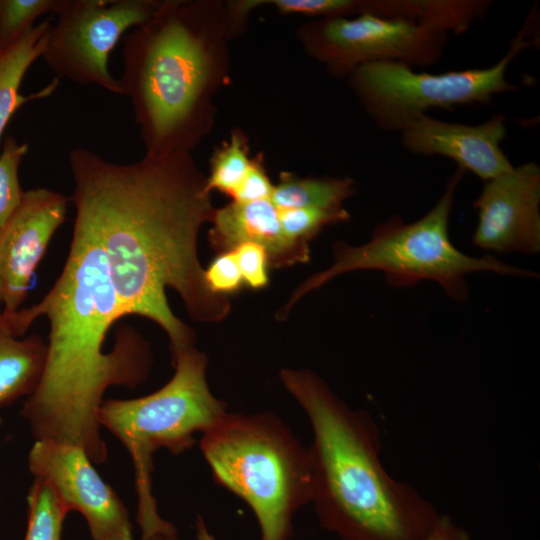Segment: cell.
Listing matches in <instances>:
<instances>
[{
  "label": "cell",
  "instance_id": "cell-7",
  "mask_svg": "<svg viewBox=\"0 0 540 540\" xmlns=\"http://www.w3.org/2000/svg\"><path fill=\"white\" fill-rule=\"evenodd\" d=\"M172 364L175 372L160 389L134 399L103 400L98 412L100 426L118 438L132 459L140 525L161 518L152 493L154 453H183L194 445L195 433L203 434L227 413L208 386L204 353L193 347Z\"/></svg>",
  "mask_w": 540,
  "mask_h": 540
},
{
  "label": "cell",
  "instance_id": "cell-6",
  "mask_svg": "<svg viewBox=\"0 0 540 540\" xmlns=\"http://www.w3.org/2000/svg\"><path fill=\"white\" fill-rule=\"evenodd\" d=\"M464 171L457 168L447 179L445 189L435 205L421 218L405 222L394 215L379 223L370 239L358 246L345 242L333 245V263L327 269L304 281L282 309L285 317L290 308L306 293L320 288L331 279L357 270H377L392 287H410L423 280L434 281L453 300L468 298L466 276L474 272L536 277V272L516 267L493 255L475 257L460 251L452 243L449 222L455 193Z\"/></svg>",
  "mask_w": 540,
  "mask_h": 540
},
{
  "label": "cell",
  "instance_id": "cell-18",
  "mask_svg": "<svg viewBox=\"0 0 540 540\" xmlns=\"http://www.w3.org/2000/svg\"><path fill=\"white\" fill-rule=\"evenodd\" d=\"M491 5L487 0H388L387 17L446 34H461Z\"/></svg>",
  "mask_w": 540,
  "mask_h": 540
},
{
  "label": "cell",
  "instance_id": "cell-16",
  "mask_svg": "<svg viewBox=\"0 0 540 540\" xmlns=\"http://www.w3.org/2000/svg\"><path fill=\"white\" fill-rule=\"evenodd\" d=\"M51 21L45 20L26 31L19 39L0 50V140L15 111L24 103L50 95L57 87L53 80L41 91L23 96L19 93L22 79L36 59L42 57Z\"/></svg>",
  "mask_w": 540,
  "mask_h": 540
},
{
  "label": "cell",
  "instance_id": "cell-32",
  "mask_svg": "<svg viewBox=\"0 0 540 540\" xmlns=\"http://www.w3.org/2000/svg\"><path fill=\"white\" fill-rule=\"evenodd\" d=\"M2 304V292H1V287H0V306ZM0 314H1V311H0Z\"/></svg>",
  "mask_w": 540,
  "mask_h": 540
},
{
  "label": "cell",
  "instance_id": "cell-17",
  "mask_svg": "<svg viewBox=\"0 0 540 540\" xmlns=\"http://www.w3.org/2000/svg\"><path fill=\"white\" fill-rule=\"evenodd\" d=\"M47 342L37 334L20 339L0 327V407L37 389L45 367Z\"/></svg>",
  "mask_w": 540,
  "mask_h": 540
},
{
  "label": "cell",
  "instance_id": "cell-31",
  "mask_svg": "<svg viewBox=\"0 0 540 540\" xmlns=\"http://www.w3.org/2000/svg\"><path fill=\"white\" fill-rule=\"evenodd\" d=\"M196 538L197 540H216L200 516L196 519Z\"/></svg>",
  "mask_w": 540,
  "mask_h": 540
},
{
  "label": "cell",
  "instance_id": "cell-24",
  "mask_svg": "<svg viewBox=\"0 0 540 540\" xmlns=\"http://www.w3.org/2000/svg\"><path fill=\"white\" fill-rule=\"evenodd\" d=\"M284 235L298 243L308 244L325 227L349 220L344 208L337 210L320 208L278 209Z\"/></svg>",
  "mask_w": 540,
  "mask_h": 540
},
{
  "label": "cell",
  "instance_id": "cell-9",
  "mask_svg": "<svg viewBox=\"0 0 540 540\" xmlns=\"http://www.w3.org/2000/svg\"><path fill=\"white\" fill-rule=\"evenodd\" d=\"M161 4L153 0H66L50 28L42 58L58 78L122 94L119 79L109 70L110 53Z\"/></svg>",
  "mask_w": 540,
  "mask_h": 540
},
{
  "label": "cell",
  "instance_id": "cell-25",
  "mask_svg": "<svg viewBox=\"0 0 540 540\" xmlns=\"http://www.w3.org/2000/svg\"><path fill=\"white\" fill-rule=\"evenodd\" d=\"M270 4L285 14L336 18L358 14L359 1L354 0H266L243 1L237 5L238 13H245L261 4Z\"/></svg>",
  "mask_w": 540,
  "mask_h": 540
},
{
  "label": "cell",
  "instance_id": "cell-29",
  "mask_svg": "<svg viewBox=\"0 0 540 540\" xmlns=\"http://www.w3.org/2000/svg\"><path fill=\"white\" fill-rule=\"evenodd\" d=\"M424 540H471V537L449 515L441 514Z\"/></svg>",
  "mask_w": 540,
  "mask_h": 540
},
{
  "label": "cell",
  "instance_id": "cell-15",
  "mask_svg": "<svg viewBox=\"0 0 540 540\" xmlns=\"http://www.w3.org/2000/svg\"><path fill=\"white\" fill-rule=\"evenodd\" d=\"M209 232L213 249L223 253L244 242H254L265 248L269 266L281 268L308 262V244L288 239L281 228L279 211L270 199L235 202L215 210Z\"/></svg>",
  "mask_w": 540,
  "mask_h": 540
},
{
  "label": "cell",
  "instance_id": "cell-8",
  "mask_svg": "<svg viewBox=\"0 0 540 540\" xmlns=\"http://www.w3.org/2000/svg\"><path fill=\"white\" fill-rule=\"evenodd\" d=\"M531 28L529 17L505 55L489 67L428 73L401 63H370L356 68L349 83L380 129L400 133L430 109L487 105L495 95L516 90L506 74L515 57L535 43L527 38Z\"/></svg>",
  "mask_w": 540,
  "mask_h": 540
},
{
  "label": "cell",
  "instance_id": "cell-4",
  "mask_svg": "<svg viewBox=\"0 0 540 540\" xmlns=\"http://www.w3.org/2000/svg\"><path fill=\"white\" fill-rule=\"evenodd\" d=\"M122 94L147 157L188 153L202 126L212 58L198 4L162 2L122 38Z\"/></svg>",
  "mask_w": 540,
  "mask_h": 540
},
{
  "label": "cell",
  "instance_id": "cell-22",
  "mask_svg": "<svg viewBox=\"0 0 540 540\" xmlns=\"http://www.w3.org/2000/svg\"><path fill=\"white\" fill-rule=\"evenodd\" d=\"M66 0H0V50L34 26L40 16L57 14Z\"/></svg>",
  "mask_w": 540,
  "mask_h": 540
},
{
  "label": "cell",
  "instance_id": "cell-23",
  "mask_svg": "<svg viewBox=\"0 0 540 540\" xmlns=\"http://www.w3.org/2000/svg\"><path fill=\"white\" fill-rule=\"evenodd\" d=\"M28 152L26 143L8 136L0 155V235L21 203L24 191L19 181V167Z\"/></svg>",
  "mask_w": 540,
  "mask_h": 540
},
{
  "label": "cell",
  "instance_id": "cell-27",
  "mask_svg": "<svg viewBox=\"0 0 540 540\" xmlns=\"http://www.w3.org/2000/svg\"><path fill=\"white\" fill-rule=\"evenodd\" d=\"M204 275L209 289L221 296L237 292L244 284L232 250L220 253L204 270Z\"/></svg>",
  "mask_w": 540,
  "mask_h": 540
},
{
  "label": "cell",
  "instance_id": "cell-28",
  "mask_svg": "<svg viewBox=\"0 0 540 540\" xmlns=\"http://www.w3.org/2000/svg\"><path fill=\"white\" fill-rule=\"evenodd\" d=\"M274 185L262 165L260 159H252V163L231 197L235 202H252L270 199Z\"/></svg>",
  "mask_w": 540,
  "mask_h": 540
},
{
  "label": "cell",
  "instance_id": "cell-30",
  "mask_svg": "<svg viewBox=\"0 0 540 540\" xmlns=\"http://www.w3.org/2000/svg\"><path fill=\"white\" fill-rule=\"evenodd\" d=\"M141 540H181L176 528L165 519L156 525L141 529Z\"/></svg>",
  "mask_w": 540,
  "mask_h": 540
},
{
  "label": "cell",
  "instance_id": "cell-26",
  "mask_svg": "<svg viewBox=\"0 0 540 540\" xmlns=\"http://www.w3.org/2000/svg\"><path fill=\"white\" fill-rule=\"evenodd\" d=\"M243 282L252 289H261L269 282V258L264 247L244 242L233 250Z\"/></svg>",
  "mask_w": 540,
  "mask_h": 540
},
{
  "label": "cell",
  "instance_id": "cell-11",
  "mask_svg": "<svg viewBox=\"0 0 540 540\" xmlns=\"http://www.w3.org/2000/svg\"><path fill=\"white\" fill-rule=\"evenodd\" d=\"M92 463L81 448L50 440H36L28 454L33 476L85 517L92 540H134L127 508Z\"/></svg>",
  "mask_w": 540,
  "mask_h": 540
},
{
  "label": "cell",
  "instance_id": "cell-14",
  "mask_svg": "<svg viewBox=\"0 0 540 540\" xmlns=\"http://www.w3.org/2000/svg\"><path fill=\"white\" fill-rule=\"evenodd\" d=\"M506 135L504 114H495L475 125L438 120L426 114L401 131L400 139L408 152L447 157L457 168L475 174L484 182L513 167L501 149Z\"/></svg>",
  "mask_w": 540,
  "mask_h": 540
},
{
  "label": "cell",
  "instance_id": "cell-12",
  "mask_svg": "<svg viewBox=\"0 0 540 540\" xmlns=\"http://www.w3.org/2000/svg\"><path fill=\"white\" fill-rule=\"evenodd\" d=\"M472 206L478 214L472 236L475 247L500 254L539 253V165L526 162L484 181Z\"/></svg>",
  "mask_w": 540,
  "mask_h": 540
},
{
  "label": "cell",
  "instance_id": "cell-5",
  "mask_svg": "<svg viewBox=\"0 0 540 540\" xmlns=\"http://www.w3.org/2000/svg\"><path fill=\"white\" fill-rule=\"evenodd\" d=\"M199 444L215 482L250 506L261 540H291L295 514L311 502L312 466L289 426L268 411L227 412Z\"/></svg>",
  "mask_w": 540,
  "mask_h": 540
},
{
  "label": "cell",
  "instance_id": "cell-10",
  "mask_svg": "<svg viewBox=\"0 0 540 540\" xmlns=\"http://www.w3.org/2000/svg\"><path fill=\"white\" fill-rule=\"evenodd\" d=\"M448 39L444 32L412 22L362 13L321 19L310 27L308 45L333 73L349 76L370 63L430 66L440 59Z\"/></svg>",
  "mask_w": 540,
  "mask_h": 540
},
{
  "label": "cell",
  "instance_id": "cell-19",
  "mask_svg": "<svg viewBox=\"0 0 540 540\" xmlns=\"http://www.w3.org/2000/svg\"><path fill=\"white\" fill-rule=\"evenodd\" d=\"M350 178H299L291 173L280 175L270 200L277 209L320 208L337 210L354 193Z\"/></svg>",
  "mask_w": 540,
  "mask_h": 540
},
{
  "label": "cell",
  "instance_id": "cell-13",
  "mask_svg": "<svg viewBox=\"0 0 540 540\" xmlns=\"http://www.w3.org/2000/svg\"><path fill=\"white\" fill-rule=\"evenodd\" d=\"M69 198L42 187L24 191L20 205L0 235V287L3 312L24 302L32 275L65 221Z\"/></svg>",
  "mask_w": 540,
  "mask_h": 540
},
{
  "label": "cell",
  "instance_id": "cell-21",
  "mask_svg": "<svg viewBox=\"0 0 540 540\" xmlns=\"http://www.w3.org/2000/svg\"><path fill=\"white\" fill-rule=\"evenodd\" d=\"M251 163L245 141L239 135H232L230 141L212 159L210 174L206 178V190L209 193L217 190L231 196L244 179Z\"/></svg>",
  "mask_w": 540,
  "mask_h": 540
},
{
  "label": "cell",
  "instance_id": "cell-2",
  "mask_svg": "<svg viewBox=\"0 0 540 540\" xmlns=\"http://www.w3.org/2000/svg\"><path fill=\"white\" fill-rule=\"evenodd\" d=\"M49 321L41 381L20 411L36 440L81 448L93 463L108 452L98 412L110 386L134 388L149 376L152 352L132 327L122 326L113 348L103 345L111 326L125 316L110 278L101 243L75 215L63 270L37 304L0 314V327L20 337L40 316Z\"/></svg>",
  "mask_w": 540,
  "mask_h": 540
},
{
  "label": "cell",
  "instance_id": "cell-1",
  "mask_svg": "<svg viewBox=\"0 0 540 540\" xmlns=\"http://www.w3.org/2000/svg\"><path fill=\"white\" fill-rule=\"evenodd\" d=\"M68 163L75 215L101 243L125 315L159 325L173 361L194 347L195 336L172 312L166 288L196 321H221L231 309L226 296L209 289L198 257L200 228L215 212L206 178L188 153L116 163L77 147Z\"/></svg>",
  "mask_w": 540,
  "mask_h": 540
},
{
  "label": "cell",
  "instance_id": "cell-20",
  "mask_svg": "<svg viewBox=\"0 0 540 540\" xmlns=\"http://www.w3.org/2000/svg\"><path fill=\"white\" fill-rule=\"evenodd\" d=\"M28 522L25 540H61L68 508L52 486L34 477L27 494Z\"/></svg>",
  "mask_w": 540,
  "mask_h": 540
},
{
  "label": "cell",
  "instance_id": "cell-3",
  "mask_svg": "<svg viewBox=\"0 0 540 540\" xmlns=\"http://www.w3.org/2000/svg\"><path fill=\"white\" fill-rule=\"evenodd\" d=\"M279 377L312 428L310 504L321 527L339 540H424L441 513L385 469L371 415L311 370L284 368Z\"/></svg>",
  "mask_w": 540,
  "mask_h": 540
}]
</instances>
